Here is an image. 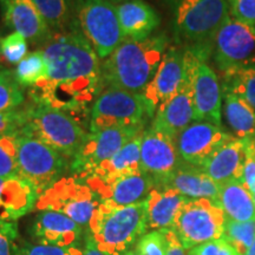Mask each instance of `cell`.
<instances>
[{"instance_id": "obj_17", "label": "cell", "mask_w": 255, "mask_h": 255, "mask_svg": "<svg viewBox=\"0 0 255 255\" xmlns=\"http://www.w3.org/2000/svg\"><path fill=\"white\" fill-rule=\"evenodd\" d=\"M184 77V47L170 46L164 53L154 78L143 91L152 116L161 104L180 89Z\"/></svg>"}, {"instance_id": "obj_1", "label": "cell", "mask_w": 255, "mask_h": 255, "mask_svg": "<svg viewBox=\"0 0 255 255\" xmlns=\"http://www.w3.org/2000/svg\"><path fill=\"white\" fill-rule=\"evenodd\" d=\"M168 43L164 33L143 40L126 39L101 63L102 87L143 94L167 52Z\"/></svg>"}, {"instance_id": "obj_31", "label": "cell", "mask_w": 255, "mask_h": 255, "mask_svg": "<svg viewBox=\"0 0 255 255\" xmlns=\"http://www.w3.org/2000/svg\"><path fill=\"white\" fill-rule=\"evenodd\" d=\"M222 90H228L244 98L255 109V65L245 66L223 76Z\"/></svg>"}, {"instance_id": "obj_29", "label": "cell", "mask_w": 255, "mask_h": 255, "mask_svg": "<svg viewBox=\"0 0 255 255\" xmlns=\"http://www.w3.org/2000/svg\"><path fill=\"white\" fill-rule=\"evenodd\" d=\"M52 33L66 30L73 21L72 0H33Z\"/></svg>"}, {"instance_id": "obj_38", "label": "cell", "mask_w": 255, "mask_h": 255, "mask_svg": "<svg viewBox=\"0 0 255 255\" xmlns=\"http://www.w3.org/2000/svg\"><path fill=\"white\" fill-rule=\"evenodd\" d=\"M27 124L26 107L0 113V138L7 135H14L23 130Z\"/></svg>"}, {"instance_id": "obj_41", "label": "cell", "mask_w": 255, "mask_h": 255, "mask_svg": "<svg viewBox=\"0 0 255 255\" xmlns=\"http://www.w3.org/2000/svg\"><path fill=\"white\" fill-rule=\"evenodd\" d=\"M232 17L255 26V0H228Z\"/></svg>"}, {"instance_id": "obj_2", "label": "cell", "mask_w": 255, "mask_h": 255, "mask_svg": "<svg viewBox=\"0 0 255 255\" xmlns=\"http://www.w3.org/2000/svg\"><path fill=\"white\" fill-rule=\"evenodd\" d=\"M40 50L47 63L46 79L51 82L100 76V58L75 18L66 30L53 33Z\"/></svg>"}, {"instance_id": "obj_12", "label": "cell", "mask_w": 255, "mask_h": 255, "mask_svg": "<svg viewBox=\"0 0 255 255\" xmlns=\"http://www.w3.org/2000/svg\"><path fill=\"white\" fill-rule=\"evenodd\" d=\"M102 90L100 76L69 82H51L45 78L31 88L30 96L34 103L45 104L76 120V116H82L83 113L90 115L89 105L94 104Z\"/></svg>"}, {"instance_id": "obj_32", "label": "cell", "mask_w": 255, "mask_h": 255, "mask_svg": "<svg viewBox=\"0 0 255 255\" xmlns=\"http://www.w3.org/2000/svg\"><path fill=\"white\" fill-rule=\"evenodd\" d=\"M222 239L241 255H246L255 240V220L238 222L227 219Z\"/></svg>"}, {"instance_id": "obj_7", "label": "cell", "mask_w": 255, "mask_h": 255, "mask_svg": "<svg viewBox=\"0 0 255 255\" xmlns=\"http://www.w3.org/2000/svg\"><path fill=\"white\" fill-rule=\"evenodd\" d=\"M18 175L32 183L38 193L60 180L70 168L68 158L23 128L17 136Z\"/></svg>"}, {"instance_id": "obj_47", "label": "cell", "mask_w": 255, "mask_h": 255, "mask_svg": "<svg viewBox=\"0 0 255 255\" xmlns=\"http://www.w3.org/2000/svg\"><path fill=\"white\" fill-rule=\"evenodd\" d=\"M252 196H253V200H254V205H255V189L253 190V191H252Z\"/></svg>"}, {"instance_id": "obj_35", "label": "cell", "mask_w": 255, "mask_h": 255, "mask_svg": "<svg viewBox=\"0 0 255 255\" xmlns=\"http://www.w3.org/2000/svg\"><path fill=\"white\" fill-rule=\"evenodd\" d=\"M12 255H84V252L77 247H56L41 244H31L27 241H17Z\"/></svg>"}, {"instance_id": "obj_49", "label": "cell", "mask_w": 255, "mask_h": 255, "mask_svg": "<svg viewBox=\"0 0 255 255\" xmlns=\"http://www.w3.org/2000/svg\"><path fill=\"white\" fill-rule=\"evenodd\" d=\"M109 1H111V2H113V1H120V0H109Z\"/></svg>"}, {"instance_id": "obj_16", "label": "cell", "mask_w": 255, "mask_h": 255, "mask_svg": "<svg viewBox=\"0 0 255 255\" xmlns=\"http://www.w3.org/2000/svg\"><path fill=\"white\" fill-rule=\"evenodd\" d=\"M182 162L173 137L151 127L143 131L139 170L154 178L155 186L170 176Z\"/></svg>"}, {"instance_id": "obj_40", "label": "cell", "mask_w": 255, "mask_h": 255, "mask_svg": "<svg viewBox=\"0 0 255 255\" xmlns=\"http://www.w3.org/2000/svg\"><path fill=\"white\" fill-rule=\"evenodd\" d=\"M19 239L17 222L0 221V255H12Z\"/></svg>"}, {"instance_id": "obj_15", "label": "cell", "mask_w": 255, "mask_h": 255, "mask_svg": "<svg viewBox=\"0 0 255 255\" xmlns=\"http://www.w3.org/2000/svg\"><path fill=\"white\" fill-rule=\"evenodd\" d=\"M232 138H234V136L222 127L195 121L175 137V145L183 162L202 168L207 161Z\"/></svg>"}, {"instance_id": "obj_3", "label": "cell", "mask_w": 255, "mask_h": 255, "mask_svg": "<svg viewBox=\"0 0 255 255\" xmlns=\"http://www.w3.org/2000/svg\"><path fill=\"white\" fill-rule=\"evenodd\" d=\"M148 229L145 201L123 207L103 201L91 219L88 232L107 254L123 255L131 251Z\"/></svg>"}, {"instance_id": "obj_20", "label": "cell", "mask_w": 255, "mask_h": 255, "mask_svg": "<svg viewBox=\"0 0 255 255\" xmlns=\"http://www.w3.org/2000/svg\"><path fill=\"white\" fill-rule=\"evenodd\" d=\"M193 122H195V115L191 84L189 78L184 75L182 84L176 94L157 108L150 127L175 139L178 133Z\"/></svg>"}, {"instance_id": "obj_9", "label": "cell", "mask_w": 255, "mask_h": 255, "mask_svg": "<svg viewBox=\"0 0 255 255\" xmlns=\"http://www.w3.org/2000/svg\"><path fill=\"white\" fill-rule=\"evenodd\" d=\"M154 119L143 94L105 88L97 96L90 111V132L117 126H145Z\"/></svg>"}, {"instance_id": "obj_30", "label": "cell", "mask_w": 255, "mask_h": 255, "mask_svg": "<svg viewBox=\"0 0 255 255\" xmlns=\"http://www.w3.org/2000/svg\"><path fill=\"white\" fill-rule=\"evenodd\" d=\"M15 78L23 88H33L47 77V63L43 51L27 53L14 70Z\"/></svg>"}, {"instance_id": "obj_4", "label": "cell", "mask_w": 255, "mask_h": 255, "mask_svg": "<svg viewBox=\"0 0 255 255\" xmlns=\"http://www.w3.org/2000/svg\"><path fill=\"white\" fill-rule=\"evenodd\" d=\"M175 37L186 46H212L229 15L228 0H169Z\"/></svg>"}, {"instance_id": "obj_23", "label": "cell", "mask_w": 255, "mask_h": 255, "mask_svg": "<svg viewBox=\"0 0 255 255\" xmlns=\"http://www.w3.org/2000/svg\"><path fill=\"white\" fill-rule=\"evenodd\" d=\"M247 158L246 139L232 138L210 157L202 169L219 186L231 181H242Z\"/></svg>"}, {"instance_id": "obj_43", "label": "cell", "mask_w": 255, "mask_h": 255, "mask_svg": "<svg viewBox=\"0 0 255 255\" xmlns=\"http://www.w3.org/2000/svg\"><path fill=\"white\" fill-rule=\"evenodd\" d=\"M165 235V239H167L168 244V250H167V255H187L186 250L181 244L180 239L176 235L173 229H162Z\"/></svg>"}, {"instance_id": "obj_26", "label": "cell", "mask_w": 255, "mask_h": 255, "mask_svg": "<svg viewBox=\"0 0 255 255\" xmlns=\"http://www.w3.org/2000/svg\"><path fill=\"white\" fill-rule=\"evenodd\" d=\"M187 200L188 197L173 188L155 186L145 200L148 228L173 229L176 216Z\"/></svg>"}, {"instance_id": "obj_10", "label": "cell", "mask_w": 255, "mask_h": 255, "mask_svg": "<svg viewBox=\"0 0 255 255\" xmlns=\"http://www.w3.org/2000/svg\"><path fill=\"white\" fill-rule=\"evenodd\" d=\"M102 203L97 194L81 178L62 177L41 191L37 201L39 210H53L69 216L85 232L89 231L91 219Z\"/></svg>"}, {"instance_id": "obj_19", "label": "cell", "mask_w": 255, "mask_h": 255, "mask_svg": "<svg viewBox=\"0 0 255 255\" xmlns=\"http://www.w3.org/2000/svg\"><path fill=\"white\" fill-rule=\"evenodd\" d=\"M85 233L69 216L53 210H40L31 226L32 239L47 246L77 247Z\"/></svg>"}, {"instance_id": "obj_13", "label": "cell", "mask_w": 255, "mask_h": 255, "mask_svg": "<svg viewBox=\"0 0 255 255\" xmlns=\"http://www.w3.org/2000/svg\"><path fill=\"white\" fill-rule=\"evenodd\" d=\"M212 55L222 76L254 64L255 26L229 14L213 39Z\"/></svg>"}, {"instance_id": "obj_11", "label": "cell", "mask_w": 255, "mask_h": 255, "mask_svg": "<svg viewBox=\"0 0 255 255\" xmlns=\"http://www.w3.org/2000/svg\"><path fill=\"white\" fill-rule=\"evenodd\" d=\"M226 216L215 201L209 199H188L175 220L173 231L186 251L222 239Z\"/></svg>"}, {"instance_id": "obj_8", "label": "cell", "mask_w": 255, "mask_h": 255, "mask_svg": "<svg viewBox=\"0 0 255 255\" xmlns=\"http://www.w3.org/2000/svg\"><path fill=\"white\" fill-rule=\"evenodd\" d=\"M73 17L98 58L109 57L126 40L116 5L109 0H75Z\"/></svg>"}, {"instance_id": "obj_39", "label": "cell", "mask_w": 255, "mask_h": 255, "mask_svg": "<svg viewBox=\"0 0 255 255\" xmlns=\"http://www.w3.org/2000/svg\"><path fill=\"white\" fill-rule=\"evenodd\" d=\"M188 255H241L223 239L213 240L191 248Z\"/></svg>"}, {"instance_id": "obj_25", "label": "cell", "mask_w": 255, "mask_h": 255, "mask_svg": "<svg viewBox=\"0 0 255 255\" xmlns=\"http://www.w3.org/2000/svg\"><path fill=\"white\" fill-rule=\"evenodd\" d=\"M156 186L173 188L188 199L218 200L220 186L202 169L182 162L180 167L161 183Z\"/></svg>"}, {"instance_id": "obj_34", "label": "cell", "mask_w": 255, "mask_h": 255, "mask_svg": "<svg viewBox=\"0 0 255 255\" xmlns=\"http://www.w3.org/2000/svg\"><path fill=\"white\" fill-rule=\"evenodd\" d=\"M7 135L0 138V177L18 175L17 136Z\"/></svg>"}, {"instance_id": "obj_42", "label": "cell", "mask_w": 255, "mask_h": 255, "mask_svg": "<svg viewBox=\"0 0 255 255\" xmlns=\"http://www.w3.org/2000/svg\"><path fill=\"white\" fill-rule=\"evenodd\" d=\"M242 183L248 190L253 191L255 189V157L247 151L246 163L244 168V176H242Z\"/></svg>"}, {"instance_id": "obj_33", "label": "cell", "mask_w": 255, "mask_h": 255, "mask_svg": "<svg viewBox=\"0 0 255 255\" xmlns=\"http://www.w3.org/2000/svg\"><path fill=\"white\" fill-rule=\"evenodd\" d=\"M21 88L14 71L0 70V113L18 109L24 104L25 96Z\"/></svg>"}, {"instance_id": "obj_28", "label": "cell", "mask_w": 255, "mask_h": 255, "mask_svg": "<svg viewBox=\"0 0 255 255\" xmlns=\"http://www.w3.org/2000/svg\"><path fill=\"white\" fill-rule=\"evenodd\" d=\"M222 110L229 129L237 138L255 136V109L244 98L228 90H222Z\"/></svg>"}, {"instance_id": "obj_24", "label": "cell", "mask_w": 255, "mask_h": 255, "mask_svg": "<svg viewBox=\"0 0 255 255\" xmlns=\"http://www.w3.org/2000/svg\"><path fill=\"white\" fill-rule=\"evenodd\" d=\"M121 28L126 39L143 40L158 27L159 15L143 0H127L116 5Z\"/></svg>"}, {"instance_id": "obj_44", "label": "cell", "mask_w": 255, "mask_h": 255, "mask_svg": "<svg viewBox=\"0 0 255 255\" xmlns=\"http://www.w3.org/2000/svg\"><path fill=\"white\" fill-rule=\"evenodd\" d=\"M83 252H84V255H109L97 246V244H96L95 239L90 234V232L85 233V242Z\"/></svg>"}, {"instance_id": "obj_48", "label": "cell", "mask_w": 255, "mask_h": 255, "mask_svg": "<svg viewBox=\"0 0 255 255\" xmlns=\"http://www.w3.org/2000/svg\"><path fill=\"white\" fill-rule=\"evenodd\" d=\"M1 40H2V38L0 37V56H1Z\"/></svg>"}, {"instance_id": "obj_21", "label": "cell", "mask_w": 255, "mask_h": 255, "mask_svg": "<svg viewBox=\"0 0 255 255\" xmlns=\"http://www.w3.org/2000/svg\"><path fill=\"white\" fill-rule=\"evenodd\" d=\"M38 197L33 184L19 175L0 177V221L17 222L34 209Z\"/></svg>"}, {"instance_id": "obj_22", "label": "cell", "mask_w": 255, "mask_h": 255, "mask_svg": "<svg viewBox=\"0 0 255 255\" xmlns=\"http://www.w3.org/2000/svg\"><path fill=\"white\" fill-rule=\"evenodd\" d=\"M154 178L141 170L122 175L110 183L95 190L102 202H110L116 206H131L148 199L154 189Z\"/></svg>"}, {"instance_id": "obj_45", "label": "cell", "mask_w": 255, "mask_h": 255, "mask_svg": "<svg viewBox=\"0 0 255 255\" xmlns=\"http://www.w3.org/2000/svg\"><path fill=\"white\" fill-rule=\"evenodd\" d=\"M246 255H255V240L253 244H252V246L250 247V250H248Z\"/></svg>"}, {"instance_id": "obj_46", "label": "cell", "mask_w": 255, "mask_h": 255, "mask_svg": "<svg viewBox=\"0 0 255 255\" xmlns=\"http://www.w3.org/2000/svg\"><path fill=\"white\" fill-rule=\"evenodd\" d=\"M123 255H138V254H137L135 251H129V252H127L126 254H123Z\"/></svg>"}, {"instance_id": "obj_36", "label": "cell", "mask_w": 255, "mask_h": 255, "mask_svg": "<svg viewBox=\"0 0 255 255\" xmlns=\"http://www.w3.org/2000/svg\"><path fill=\"white\" fill-rule=\"evenodd\" d=\"M27 39L18 32H12L1 40V56L9 64H18L27 55Z\"/></svg>"}, {"instance_id": "obj_27", "label": "cell", "mask_w": 255, "mask_h": 255, "mask_svg": "<svg viewBox=\"0 0 255 255\" xmlns=\"http://www.w3.org/2000/svg\"><path fill=\"white\" fill-rule=\"evenodd\" d=\"M216 203L229 220L246 222L255 220V205L251 191L240 181H231L220 186Z\"/></svg>"}, {"instance_id": "obj_37", "label": "cell", "mask_w": 255, "mask_h": 255, "mask_svg": "<svg viewBox=\"0 0 255 255\" xmlns=\"http://www.w3.org/2000/svg\"><path fill=\"white\" fill-rule=\"evenodd\" d=\"M168 244L162 229L146 232L137 241L135 252L138 255H167Z\"/></svg>"}, {"instance_id": "obj_18", "label": "cell", "mask_w": 255, "mask_h": 255, "mask_svg": "<svg viewBox=\"0 0 255 255\" xmlns=\"http://www.w3.org/2000/svg\"><path fill=\"white\" fill-rule=\"evenodd\" d=\"M0 9L7 27L23 34L33 45L43 46L53 34L33 0H0Z\"/></svg>"}, {"instance_id": "obj_14", "label": "cell", "mask_w": 255, "mask_h": 255, "mask_svg": "<svg viewBox=\"0 0 255 255\" xmlns=\"http://www.w3.org/2000/svg\"><path fill=\"white\" fill-rule=\"evenodd\" d=\"M145 126H117L97 132H89L78 154L70 162L76 177H84L109 161L130 139L144 131Z\"/></svg>"}, {"instance_id": "obj_6", "label": "cell", "mask_w": 255, "mask_h": 255, "mask_svg": "<svg viewBox=\"0 0 255 255\" xmlns=\"http://www.w3.org/2000/svg\"><path fill=\"white\" fill-rule=\"evenodd\" d=\"M26 111L27 124L25 128L28 131L72 161L89 133L84 128L70 115L45 104L32 102L26 105Z\"/></svg>"}, {"instance_id": "obj_5", "label": "cell", "mask_w": 255, "mask_h": 255, "mask_svg": "<svg viewBox=\"0 0 255 255\" xmlns=\"http://www.w3.org/2000/svg\"><path fill=\"white\" fill-rule=\"evenodd\" d=\"M212 46H184V75L189 78L195 121L222 127V89L207 64Z\"/></svg>"}]
</instances>
